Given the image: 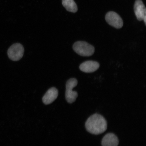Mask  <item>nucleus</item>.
Wrapping results in <instances>:
<instances>
[{
  "label": "nucleus",
  "mask_w": 146,
  "mask_h": 146,
  "mask_svg": "<svg viewBox=\"0 0 146 146\" xmlns=\"http://www.w3.org/2000/svg\"><path fill=\"white\" fill-rule=\"evenodd\" d=\"M105 19L110 25L115 28L119 29L123 27V20L116 12L113 11L108 12L106 15Z\"/></svg>",
  "instance_id": "nucleus-5"
},
{
  "label": "nucleus",
  "mask_w": 146,
  "mask_h": 146,
  "mask_svg": "<svg viewBox=\"0 0 146 146\" xmlns=\"http://www.w3.org/2000/svg\"><path fill=\"white\" fill-rule=\"evenodd\" d=\"M102 146H118V139L113 133H108L102 139Z\"/></svg>",
  "instance_id": "nucleus-9"
},
{
  "label": "nucleus",
  "mask_w": 146,
  "mask_h": 146,
  "mask_svg": "<svg viewBox=\"0 0 146 146\" xmlns=\"http://www.w3.org/2000/svg\"><path fill=\"white\" fill-rule=\"evenodd\" d=\"M74 52L79 55L83 56H90L94 54V47L86 42H76L73 46Z\"/></svg>",
  "instance_id": "nucleus-2"
},
{
  "label": "nucleus",
  "mask_w": 146,
  "mask_h": 146,
  "mask_svg": "<svg viewBox=\"0 0 146 146\" xmlns=\"http://www.w3.org/2000/svg\"><path fill=\"white\" fill-rule=\"evenodd\" d=\"M134 10L138 21H143L144 17L146 16V9L141 0H136L134 5Z\"/></svg>",
  "instance_id": "nucleus-6"
},
{
  "label": "nucleus",
  "mask_w": 146,
  "mask_h": 146,
  "mask_svg": "<svg viewBox=\"0 0 146 146\" xmlns=\"http://www.w3.org/2000/svg\"><path fill=\"white\" fill-rule=\"evenodd\" d=\"M77 80L75 78H71L67 81L66 85L65 97L68 103L72 104L76 101L78 97L77 92L73 91V88L77 86Z\"/></svg>",
  "instance_id": "nucleus-3"
},
{
  "label": "nucleus",
  "mask_w": 146,
  "mask_h": 146,
  "mask_svg": "<svg viewBox=\"0 0 146 146\" xmlns=\"http://www.w3.org/2000/svg\"><path fill=\"white\" fill-rule=\"evenodd\" d=\"M62 3L63 6L68 11L74 13L77 12L78 7L74 0H62Z\"/></svg>",
  "instance_id": "nucleus-10"
},
{
  "label": "nucleus",
  "mask_w": 146,
  "mask_h": 146,
  "mask_svg": "<svg viewBox=\"0 0 146 146\" xmlns=\"http://www.w3.org/2000/svg\"><path fill=\"white\" fill-rule=\"evenodd\" d=\"M24 53V48L19 43H15L8 49V55L10 60L14 61H18L23 58Z\"/></svg>",
  "instance_id": "nucleus-4"
},
{
  "label": "nucleus",
  "mask_w": 146,
  "mask_h": 146,
  "mask_svg": "<svg viewBox=\"0 0 146 146\" xmlns=\"http://www.w3.org/2000/svg\"><path fill=\"white\" fill-rule=\"evenodd\" d=\"M87 131L94 135L102 134L107 130V123L105 118L100 114L96 113L89 117L85 123Z\"/></svg>",
  "instance_id": "nucleus-1"
},
{
  "label": "nucleus",
  "mask_w": 146,
  "mask_h": 146,
  "mask_svg": "<svg viewBox=\"0 0 146 146\" xmlns=\"http://www.w3.org/2000/svg\"><path fill=\"white\" fill-rule=\"evenodd\" d=\"M99 63L96 61H87L80 65V69L82 72L86 73H91L95 72L99 68Z\"/></svg>",
  "instance_id": "nucleus-7"
},
{
  "label": "nucleus",
  "mask_w": 146,
  "mask_h": 146,
  "mask_svg": "<svg viewBox=\"0 0 146 146\" xmlns=\"http://www.w3.org/2000/svg\"><path fill=\"white\" fill-rule=\"evenodd\" d=\"M58 96V91L55 87H52L47 91L42 98V101L45 105H49L56 99Z\"/></svg>",
  "instance_id": "nucleus-8"
}]
</instances>
